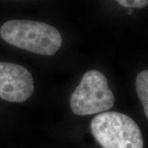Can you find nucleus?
Returning <instances> with one entry per match:
<instances>
[{
    "label": "nucleus",
    "mask_w": 148,
    "mask_h": 148,
    "mask_svg": "<svg viewBox=\"0 0 148 148\" xmlns=\"http://www.w3.org/2000/svg\"><path fill=\"white\" fill-rule=\"evenodd\" d=\"M0 36L9 45L32 53L52 56L63 39L60 32L47 23L30 20H10L0 27Z\"/></svg>",
    "instance_id": "1"
},
{
    "label": "nucleus",
    "mask_w": 148,
    "mask_h": 148,
    "mask_svg": "<svg viewBox=\"0 0 148 148\" xmlns=\"http://www.w3.org/2000/svg\"><path fill=\"white\" fill-rule=\"evenodd\" d=\"M92 135L103 148H143L142 132L136 122L124 114L104 112L90 123Z\"/></svg>",
    "instance_id": "2"
},
{
    "label": "nucleus",
    "mask_w": 148,
    "mask_h": 148,
    "mask_svg": "<svg viewBox=\"0 0 148 148\" xmlns=\"http://www.w3.org/2000/svg\"><path fill=\"white\" fill-rule=\"evenodd\" d=\"M114 105V93L109 87L106 76L98 70L84 73L70 99L73 112L82 116L104 113Z\"/></svg>",
    "instance_id": "3"
},
{
    "label": "nucleus",
    "mask_w": 148,
    "mask_h": 148,
    "mask_svg": "<svg viewBox=\"0 0 148 148\" xmlns=\"http://www.w3.org/2000/svg\"><path fill=\"white\" fill-rule=\"evenodd\" d=\"M34 92L32 73L19 64L0 62V98L9 102L21 103Z\"/></svg>",
    "instance_id": "4"
},
{
    "label": "nucleus",
    "mask_w": 148,
    "mask_h": 148,
    "mask_svg": "<svg viewBox=\"0 0 148 148\" xmlns=\"http://www.w3.org/2000/svg\"><path fill=\"white\" fill-rule=\"evenodd\" d=\"M136 90L142 102L145 115L148 118V72L145 70L138 73L136 79Z\"/></svg>",
    "instance_id": "5"
},
{
    "label": "nucleus",
    "mask_w": 148,
    "mask_h": 148,
    "mask_svg": "<svg viewBox=\"0 0 148 148\" xmlns=\"http://www.w3.org/2000/svg\"><path fill=\"white\" fill-rule=\"evenodd\" d=\"M124 8H143L148 4V0H116Z\"/></svg>",
    "instance_id": "6"
},
{
    "label": "nucleus",
    "mask_w": 148,
    "mask_h": 148,
    "mask_svg": "<svg viewBox=\"0 0 148 148\" xmlns=\"http://www.w3.org/2000/svg\"><path fill=\"white\" fill-rule=\"evenodd\" d=\"M132 8H129V11H128V14H132Z\"/></svg>",
    "instance_id": "7"
}]
</instances>
